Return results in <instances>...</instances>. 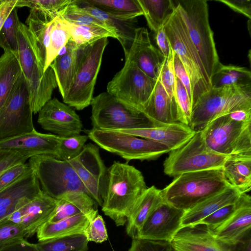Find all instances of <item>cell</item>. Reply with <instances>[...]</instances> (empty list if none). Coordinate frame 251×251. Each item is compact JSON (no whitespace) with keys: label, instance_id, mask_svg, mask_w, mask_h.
<instances>
[{"label":"cell","instance_id":"cell-14","mask_svg":"<svg viewBox=\"0 0 251 251\" xmlns=\"http://www.w3.org/2000/svg\"><path fill=\"white\" fill-rule=\"evenodd\" d=\"M32 114L22 74L0 110V140L33 130Z\"/></svg>","mask_w":251,"mask_h":251},{"label":"cell","instance_id":"cell-13","mask_svg":"<svg viewBox=\"0 0 251 251\" xmlns=\"http://www.w3.org/2000/svg\"><path fill=\"white\" fill-rule=\"evenodd\" d=\"M156 81L134 63L126 60L122 69L108 83L107 92L142 112Z\"/></svg>","mask_w":251,"mask_h":251},{"label":"cell","instance_id":"cell-20","mask_svg":"<svg viewBox=\"0 0 251 251\" xmlns=\"http://www.w3.org/2000/svg\"><path fill=\"white\" fill-rule=\"evenodd\" d=\"M170 243L172 251H231L202 224L181 227Z\"/></svg>","mask_w":251,"mask_h":251},{"label":"cell","instance_id":"cell-18","mask_svg":"<svg viewBox=\"0 0 251 251\" xmlns=\"http://www.w3.org/2000/svg\"><path fill=\"white\" fill-rule=\"evenodd\" d=\"M42 192L39 180L32 169L0 191V222L35 199Z\"/></svg>","mask_w":251,"mask_h":251},{"label":"cell","instance_id":"cell-56","mask_svg":"<svg viewBox=\"0 0 251 251\" xmlns=\"http://www.w3.org/2000/svg\"><path fill=\"white\" fill-rule=\"evenodd\" d=\"M229 247L231 251H251V230L236 244Z\"/></svg>","mask_w":251,"mask_h":251},{"label":"cell","instance_id":"cell-33","mask_svg":"<svg viewBox=\"0 0 251 251\" xmlns=\"http://www.w3.org/2000/svg\"><path fill=\"white\" fill-rule=\"evenodd\" d=\"M90 5L121 20H130L143 15L137 0H83Z\"/></svg>","mask_w":251,"mask_h":251},{"label":"cell","instance_id":"cell-25","mask_svg":"<svg viewBox=\"0 0 251 251\" xmlns=\"http://www.w3.org/2000/svg\"><path fill=\"white\" fill-rule=\"evenodd\" d=\"M142 112L155 126L179 123L175 99L168 94L158 78Z\"/></svg>","mask_w":251,"mask_h":251},{"label":"cell","instance_id":"cell-8","mask_svg":"<svg viewBox=\"0 0 251 251\" xmlns=\"http://www.w3.org/2000/svg\"><path fill=\"white\" fill-rule=\"evenodd\" d=\"M90 105L93 129L116 130L155 126L142 112L107 92L93 97Z\"/></svg>","mask_w":251,"mask_h":251},{"label":"cell","instance_id":"cell-38","mask_svg":"<svg viewBox=\"0 0 251 251\" xmlns=\"http://www.w3.org/2000/svg\"><path fill=\"white\" fill-rule=\"evenodd\" d=\"M72 0H18L16 8L27 7L51 22L59 17Z\"/></svg>","mask_w":251,"mask_h":251},{"label":"cell","instance_id":"cell-5","mask_svg":"<svg viewBox=\"0 0 251 251\" xmlns=\"http://www.w3.org/2000/svg\"><path fill=\"white\" fill-rule=\"evenodd\" d=\"M251 109V83L211 87L193 106L189 126L198 131L217 118Z\"/></svg>","mask_w":251,"mask_h":251},{"label":"cell","instance_id":"cell-36","mask_svg":"<svg viewBox=\"0 0 251 251\" xmlns=\"http://www.w3.org/2000/svg\"><path fill=\"white\" fill-rule=\"evenodd\" d=\"M211 87L251 83V72L244 67L221 63L211 79Z\"/></svg>","mask_w":251,"mask_h":251},{"label":"cell","instance_id":"cell-53","mask_svg":"<svg viewBox=\"0 0 251 251\" xmlns=\"http://www.w3.org/2000/svg\"><path fill=\"white\" fill-rule=\"evenodd\" d=\"M233 10L241 13L251 20V2L250 0H219Z\"/></svg>","mask_w":251,"mask_h":251},{"label":"cell","instance_id":"cell-37","mask_svg":"<svg viewBox=\"0 0 251 251\" xmlns=\"http://www.w3.org/2000/svg\"><path fill=\"white\" fill-rule=\"evenodd\" d=\"M88 240L84 233L73 234L35 244L40 251H87Z\"/></svg>","mask_w":251,"mask_h":251},{"label":"cell","instance_id":"cell-12","mask_svg":"<svg viewBox=\"0 0 251 251\" xmlns=\"http://www.w3.org/2000/svg\"><path fill=\"white\" fill-rule=\"evenodd\" d=\"M88 138L100 148L129 161L154 160L170 150L156 142L115 130H85Z\"/></svg>","mask_w":251,"mask_h":251},{"label":"cell","instance_id":"cell-50","mask_svg":"<svg viewBox=\"0 0 251 251\" xmlns=\"http://www.w3.org/2000/svg\"><path fill=\"white\" fill-rule=\"evenodd\" d=\"M31 170L28 163H20L6 170L0 175V191L4 189Z\"/></svg>","mask_w":251,"mask_h":251},{"label":"cell","instance_id":"cell-3","mask_svg":"<svg viewBox=\"0 0 251 251\" xmlns=\"http://www.w3.org/2000/svg\"><path fill=\"white\" fill-rule=\"evenodd\" d=\"M161 190L163 201L186 211L231 186L222 167L189 172L175 177Z\"/></svg>","mask_w":251,"mask_h":251},{"label":"cell","instance_id":"cell-2","mask_svg":"<svg viewBox=\"0 0 251 251\" xmlns=\"http://www.w3.org/2000/svg\"><path fill=\"white\" fill-rule=\"evenodd\" d=\"M147 188L140 171L127 163L114 161L107 170L102 212L117 226H123Z\"/></svg>","mask_w":251,"mask_h":251},{"label":"cell","instance_id":"cell-19","mask_svg":"<svg viewBox=\"0 0 251 251\" xmlns=\"http://www.w3.org/2000/svg\"><path fill=\"white\" fill-rule=\"evenodd\" d=\"M60 137L53 134L31 132L0 140V149L25 153L31 157L49 155L58 159Z\"/></svg>","mask_w":251,"mask_h":251},{"label":"cell","instance_id":"cell-1","mask_svg":"<svg viewBox=\"0 0 251 251\" xmlns=\"http://www.w3.org/2000/svg\"><path fill=\"white\" fill-rule=\"evenodd\" d=\"M17 50L22 74L26 85L33 114L38 113L50 99L57 84L50 66L45 72V59L35 38L25 24L19 23Z\"/></svg>","mask_w":251,"mask_h":251},{"label":"cell","instance_id":"cell-31","mask_svg":"<svg viewBox=\"0 0 251 251\" xmlns=\"http://www.w3.org/2000/svg\"><path fill=\"white\" fill-rule=\"evenodd\" d=\"M222 169L228 184L241 193L251 190V155L229 156L225 162Z\"/></svg>","mask_w":251,"mask_h":251},{"label":"cell","instance_id":"cell-23","mask_svg":"<svg viewBox=\"0 0 251 251\" xmlns=\"http://www.w3.org/2000/svg\"><path fill=\"white\" fill-rule=\"evenodd\" d=\"M115 131L158 142L166 146L170 151L180 147L196 132L189 126L181 123L150 128Z\"/></svg>","mask_w":251,"mask_h":251},{"label":"cell","instance_id":"cell-52","mask_svg":"<svg viewBox=\"0 0 251 251\" xmlns=\"http://www.w3.org/2000/svg\"><path fill=\"white\" fill-rule=\"evenodd\" d=\"M173 67L175 76L181 81L185 88L192 104L191 87L189 78L182 62L174 50Z\"/></svg>","mask_w":251,"mask_h":251},{"label":"cell","instance_id":"cell-49","mask_svg":"<svg viewBox=\"0 0 251 251\" xmlns=\"http://www.w3.org/2000/svg\"><path fill=\"white\" fill-rule=\"evenodd\" d=\"M128 251H172L170 242L132 239Z\"/></svg>","mask_w":251,"mask_h":251},{"label":"cell","instance_id":"cell-41","mask_svg":"<svg viewBox=\"0 0 251 251\" xmlns=\"http://www.w3.org/2000/svg\"><path fill=\"white\" fill-rule=\"evenodd\" d=\"M59 18L75 25L97 26L114 32L102 22L87 13L76 3V0H72Z\"/></svg>","mask_w":251,"mask_h":251},{"label":"cell","instance_id":"cell-4","mask_svg":"<svg viewBox=\"0 0 251 251\" xmlns=\"http://www.w3.org/2000/svg\"><path fill=\"white\" fill-rule=\"evenodd\" d=\"M175 1L176 2V9L184 23L186 32L211 85L212 76L221 62L209 24L207 0Z\"/></svg>","mask_w":251,"mask_h":251},{"label":"cell","instance_id":"cell-51","mask_svg":"<svg viewBox=\"0 0 251 251\" xmlns=\"http://www.w3.org/2000/svg\"><path fill=\"white\" fill-rule=\"evenodd\" d=\"M31 157L25 153L0 149V175L14 165L25 162Z\"/></svg>","mask_w":251,"mask_h":251},{"label":"cell","instance_id":"cell-6","mask_svg":"<svg viewBox=\"0 0 251 251\" xmlns=\"http://www.w3.org/2000/svg\"><path fill=\"white\" fill-rule=\"evenodd\" d=\"M28 163L42 190L55 200L82 192L88 193L68 161L51 156L36 155L29 158Z\"/></svg>","mask_w":251,"mask_h":251},{"label":"cell","instance_id":"cell-24","mask_svg":"<svg viewBox=\"0 0 251 251\" xmlns=\"http://www.w3.org/2000/svg\"><path fill=\"white\" fill-rule=\"evenodd\" d=\"M83 46H79L71 38L50 66L53 69L62 99L69 91L82 57Z\"/></svg>","mask_w":251,"mask_h":251},{"label":"cell","instance_id":"cell-9","mask_svg":"<svg viewBox=\"0 0 251 251\" xmlns=\"http://www.w3.org/2000/svg\"><path fill=\"white\" fill-rule=\"evenodd\" d=\"M200 130L206 145L215 152L226 156L251 155V122H238L227 114L214 119Z\"/></svg>","mask_w":251,"mask_h":251},{"label":"cell","instance_id":"cell-26","mask_svg":"<svg viewBox=\"0 0 251 251\" xmlns=\"http://www.w3.org/2000/svg\"><path fill=\"white\" fill-rule=\"evenodd\" d=\"M57 200L43 191L35 199L21 207L23 220L21 226L27 238L33 236L38 228L48 222L55 213Z\"/></svg>","mask_w":251,"mask_h":251},{"label":"cell","instance_id":"cell-16","mask_svg":"<svg viewBox=\"0 0 251 251\" xmlns=\"http://www.w3.org/2000/svg\"><path fill=\"white\" fill-rule=\"evenodd\" d=\"M37 123L43 129L61 137L80 134L83 127L75 111L56 98L50 99L41 108Z\"/></svg>","mask_w":251,"mask_h":251},{"label":"cell","instance_id":"cell-28","mask_svg":"<svg viewBox=\"0 0 251 251\" xmlns=\"http://www.w3.org/2000/svg\"><path fill=\"white\" fill-rule=\"evenodd\" d=\"M241 194L236 189L229 186L222 192L203 201L184 211L181 226L198 224L203 219L218 209L235 203Z\"/></svg>","mask_w":251,"mask_h":251},{"label":"cell","instance_id":"cell-7","mask_svg":"<svg viewBox=\"0 0 251 251\" xmlns=\"http://www.w3.org/2000/svg\"><path fill=\"white\" fill-rule=\"evenodd\" d=\"M164 26L169 44L182 62L189 78L193 108L201 96L210 89L211 85L176 7Z\"/></svg>","mask_w":251,"mask_h":251},{"label":"cell","instance_id":"cell-55","mask_svg":"<svg viewBox=\"0 0 251 251\" xmlns=\"http://www.w3.org/2000/svg\"><path fill=\"white\" fill-rule=\"evenodd\" d=\"M18 0H0V31L7 18L16 7Z\"/></svg>","mask_w":251,"mask_h":251},{"label":"cell","instance_id":"cell-44","mask_svg":"<svg viewBox=\"0 0 251 251\" xmlns=\"http://www.w3.org/2000/svg\"><path fill=\"white\" fill-rule=\"evenodd\" d=\"M20 21L18 18L17 8H14L5 20L0 31V47H8L17 51V33Z\"/></svg>","mask_w":251,"mask_h":251},{"label":"cell","instance_id":"cell-17","mask_svg":"<svg viewBox=\"0 0 251 251\" xmlns=\"http://www.w3.org/2000/svg\"><path fill=\"white\" fill-rule=\"evenodd\" d=\"M184 211L164 201L149 216L136 238L170 242L181 227Z\"/></svg>","mask_w":251,"mask_h":251},{"label":"cell","instance_id":"cell-42","mask_svg":"<svg viewBox=\"0 0 251 251\" xmlns=\"http://www.w3.org/2000/svg\"><path fill=\"white\" fill-rule=\"evenodd\" d=\"M26 238V233L22 226L6 220L0 222V251Z\"/></svg>","mask_w":251,"mask_h":251},{"label":"cell","instance_id":"cell-29","mask_svg":"<svg viewBox=\"0 0 251 251\" xmlns=\"http://www.w3.org/2000/svg\"><path fill=\"white\" fill-rule=\"evenodd\" d=\"M76 2L87 13L102 22L116 33L117 39L121 44L126 56L134 39L137 28L136 19L121 20L85 2L83 0H76Z\"/></svg>","mask_w":251,"mask_h":251},{"label":"cell","instance_id":"cell-58","mask_svg":"<svg viewBox=\"0 0 251 251\" xmlns=\"http://www.w3.org/2000/svg\"><path fill=\"white\" fill-rule=\"evenodd\" d=\"M19 251H40L35 244L27 243L23 245Z\"/></svg>","mask_w":251,"mask_h":251},{"label":"cell","instance_id":"cell-43","mask_svg":"<svg viewBox=\"0 0 251 251\" xmlns=\"http://www.w3.org/2000/svg\"><path fill=\"white\" fill-rule=\"evenodd\" d=\"M88 138L87 135L81 134L68 137H60L58 159L68 161L76 157L82 151Z\"/></svg>","mask_w":251,"mask_h":251},{"label":"cell","instance_id":"cell-34","mask_svg":"<svg viewBox=\"0 0 251 251\" xmlns=\"http://www.w3.org/2000/svg\"><path fill=\"white\" fill-rule=\"evenodd\" d=\"M148 25L154 33L164 24L174 11L175 1L172 0H137Z\"/></svg>","mask_w":251,"mask_h":251},{"label":"cell","instance_id":"cell-39","mask_svg":"<svg viewBox=\"0 0 251 251\" xmlns=\"http://www.w3.org/2000/svg\"><path fill=\"white\" fill-rule=\"evenodd\" d=\"M53 22L47 21L42 15L33 9H30L25 22L26 25L35 38L45 59Z\"/></svg>","mask_w":251,"mask_h":251},{"label":"cell","instance_id":"cell-10","mask_svg":"<svg viewBox=\"0 0 251 251\" xmlns=\"http://www.w3.org/2000/svg\"><path fill=\"white\" fill-rule=\"evenodd\" d=\"M163 163L164 173L175 177L181 174L222 168L229 156L211 150L205 144L201 130L180 147L169 152Z\"/></svg>","mask_w":251,"mask_h":251},{"label":"cell","instance_id":"cell-30","mask_svg":"<svg viewBox=\"0 0 251 251\" xmlns=\"http://www.w3.org/2000/svg\"><path fill=\"white\" fill-rule=\"evenodd\" d=\"M93 218L79 214L61 219L54 223L46 222L37 230L39 242L73 234L84 233L90 221Z\"/></svg>","mask_w":251,"mask_h":251},{"label":"cell","instance_id":"cell-48","mask_svg":"<svg viewBox=\"0 0 251 251\" xmlns=\"http://www.w3.org/2000/svg\"><path fill=\"white\" fill-rule=\"evenodd\" d=\"M84 234L89 242L101 243L108 239L105 222L101 215L98 214L90 221Z\"/></svg>","mask_w":251,"mask_h":251},{"label":"cell","instance_id":"cell-46","mask_svg":"<svg viewBox=\"0 0 251 251\" xmlns=\"http://www.w3.org/2000/svg\"><path fill=\"white\" fill-rule=\"evenodd\" d=\"M157 78L168 94L175 98L176 76L173 67V50L171 46L168 56L164 58L161 65Z\"/></svg>","mask_w":251,"mask_h":251},{"label":"cell","instance_id":"cell-21","mask_svg":"<svg viewBox=\"0 0 251 251\" xmlns=\"http://www.w3.org/2000/svg\"><path fill=\"white\" fill-rule=\"evenodd\" d=\"M164 56L152 44L148 29L137 27L125 60L134 63L151 78L157 80Z\"/></svg>","mask_w":251,"mask_h":251},{"label":"cell","instance_id":"cell-47","mask_svg":"<svg viewBox=\"0 0 251 251\" xmlns=\"http://www.w3.org/2000/svg\"><path fill=\"white\" fill-rule=\"evenodd\" d=\"M237 207L236 201L234 203L228 204L218 209L203 219L198 224L205 225L211 231H213L230 218Z\"/></svg>","mask_w":251,"mask_h":251},{"label":"cell","instance_id":"cell-54","mask_svg":"<svg viewBox=\"0 0 251 251\" xmlns=\"http://www.w3.org/2000/svg\"><path fill=\"white\" fill-rule=\"evenodd\" d=\"M154 39L158 47V50L164 56L167 57L169 53L170 46L167 37L164 25H161L154 32Z\"/></svg>","mask_w":251,"mask_h":251},{"label":"cell","instance_id":"cell-57","mask_svg":"<svg viewBox=\"0 0 251 251\" xmlns=\"http://www.w3.org/2000/svg\"><path fill=\"white\" fill-rule=\"evenodd\" d=\"M228 115L232 119L238 122H251V109L237 110Z\"/></svg>","mask_w":251,"mask_h":251},{"label":"cell","instance_id":"cell-27","mask_svg":"<svg viewBox=\"0 0 251 251\" xmlns=\"http://www.w3.org/2000/svg\"><path fill=\"white\" fill-rule=\"evenodd\" d=\"M164 201L161 190L148 187L134 205L126 223V234L132 239L137 234L151 213Z\"/></svg>","mask_w":251,"mask_h":251},{"label":"cell","instance_id":"cell-45","mask_svg":"<svg viewBox=\"0 0 251 251\" xmlns=\"http://www.w3.org/2000/svg\"><path fill=\"white\" fill-rule=\"evenodd\" d=\"M175 99L177 105L179 123L189 126L192 110V104L185 88L176 76Z\"/></svg>","mask_w":251,"mask_h":251},{"label":"cell","instance_id":"cell-15","mask_svg":"<svg viewBox=\"0 0 251 251\" xmlns=\"http://www.w3.org/2000/svg\"><path fill=\"white\" fill-rule=\"evenodd\" d=\"M68 162L90 196L101 206L107 169L100 157L99 148L91 143L85 145L80 154Z\"/></svg>","mask_w":251,"mask_h":251},{"label":"cell","instance_id":"cell-35","mask_svg":"<svg viewBox=\"0 0 251 251\" xmlns=\"http://www.w3.org/2000/svg\"><path fill=\"white\" fill-rule=\"evenodd\" d=\"M59 18L69 31L71 38L79 46L104 37L117 38L116 34L107 28L94 25H75Z\"/></svg>","mask_w":251,"mask_h":251},{"label":"cell","instance_id":"cell-22","mask_svg":"<svg viewBox=\"0 0 251 251\" xmlns=\"http://www.w3.org/2000/svg\"><path fill=\"white\" fill-rule=\"evenodd\" d=\"M237 203V208L230 218L211 231L216 239L229 247L236 244L251 229V196L245 193L241 194Z\"/></svg>","mask_w":251,"mask_h":251},{"label":"cell","instance_id":"cell-40","mask_svg":"<svg viewBox=\"0 0 251 251\" xmlns=\"http://www.w3.org/2000/svg\"><path fill=\"white\" fill-rule=\"evenodd\" d=\"M70 38L71 35L68 30L63 25L59 18H56L53 22L50 31L45 61V72Z\"/></svg>","mask_w":251,"mask_h":251},{"label":"cell","instance_id":"cell-32","mask_svg":"<svg viewBox=\"0 0 251 251\" xmlns=\"http://www.w3.org/2000/svg\"><path fill=\"white\" fill-rule=\"evenodd\" d=\"M1 48L4 52L0 57V110L22 74L17 51L6 46Z\"/></svg>","mask_w":251,"mask_h":251},{"label":"cell","instance_id":"cell-11","mask_svg":"<svg viewBox=\"0 0 251 251\" xmlns=\"http://www.w3.org/2000/svg\"><path fill=\"white\" fill-rule=\"evenodd\" d=\"M108 43L104 37L83 46L80 62L71 86L63 98L64 103L77 110L89 106L104 50Z\"/></svg>","mask_w":251,"mask_h":251}]
</instances>
